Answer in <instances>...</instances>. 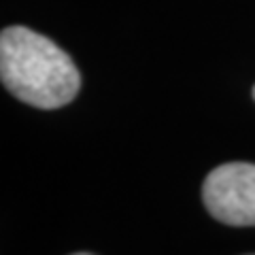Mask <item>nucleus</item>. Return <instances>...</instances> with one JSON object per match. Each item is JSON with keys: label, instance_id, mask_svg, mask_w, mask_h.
<instances>
[{"label": "nucleus", "instance_id": "20e7f679", "mask_svg": "<svg viewBox=\"0 0 255 255\" xmlns=\"http://www.w3.org/2000/svg\"><path fill=\"white\" fill-rule=\"evenodd\" d=\"M253 100H255V87H253Z\"/></svg>", "mask_w": 255, "mask_h": 255}, {"label": "nucleus", "instance_id": "f257e3e1", "mask_svg": "<svg viewBox=\"0 0 255 255\" xmlns=\"http://www.w3.org/2000/svg\"><path fill=\"white\" fill-rule=\"evenodd\" d=\"M0 79L15 98L45 111L73 102L81 87L70 55L26 26H9L0 34Z\"/></svg>", "mask_w": 255, "mask_h": 255}, {"label": "nucleus", "instance_id": "7ed1b4c3", "mask_svg": "<svg viewBox=\"0 0 255 255\" xmlns=\"http://www.w3.org/2000/svg\"><path fill=\"white\" fill-rule=\"evenodd\" d=\"M75 255H92V253H75Z\"/></svg>", "mask_w": 255, "mask_h": 255}, {"label": "nucleus", "instance_id": "f03ea898", "mask_svg": "<svg viewBox=\"0 0 255 255\" xmlns=\"http://www.w3.org/2000/svg\"><path fill=\"white\" fill-rule=\"evenodd\" d=\"M206 211L234 228H255V164L230 162L217 166L202 185Z\"/></svg>", "mask_w": 255, "mask_h": 255}]
</instances>
